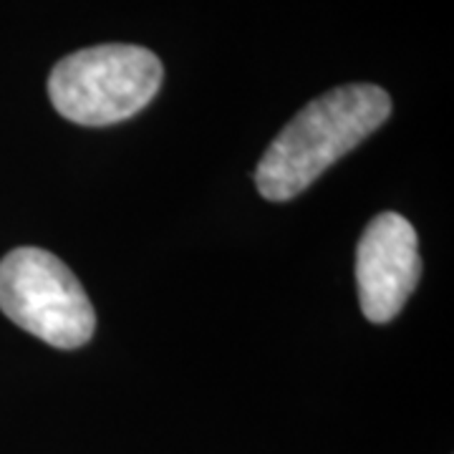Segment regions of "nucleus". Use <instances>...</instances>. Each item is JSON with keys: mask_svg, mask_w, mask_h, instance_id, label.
<instances>
[{"mask_svg": "<svg viewBox=\"0 0 454 454\" xmlns=\"http://www.w3.org/2000/svg\"><path fill=\"white\" fill-rule=\"evenodd\" d=\"M0 310L53 348H79L97 328L79 278L41 247H18L0 260Z\"/></svg>", "mask_w": 454, "mask_h": 454, "instance_id": "obj_3", "label": "nucleus"}, {"mask_svg": "<svg viewBox=\"0 0 454 454\" xmlns=\"http://www.w3.org/2000/svg\"><path fill=\"white\" fill-rule=\"evenodd\" d=\"M391 114V97L376 83H346L313 98L283 127L255 169V187L270 202L306 192Z\"/></svg>", "mask_w": 454, "mask_h": 454, "instance_id": "obj_1", "label": "nucleus"}, {"mask_svg": "<svg viewBox=\"0 0 454 454\" xmlns=\"http://www.w3.org/2000/svg\"><path fill=\"white\" fill-rule=\"evenodd\" d=\"M422 278L419 240L409 220L396 212L376 215L356 250L361 310L372 324H389Z\"/></svg>", "mask_w": 454, "mask_h": 454, "instance_id": "obj_4", "label": "nucleus"}, {"mask_svg": "<svg viewBox=\"0 0 454 454\" xmlns=\"http://www.w3.org/2000/svg\"><path fill=\"white\" fill-rule=\"evenodd\" d=\"M162 61L142 46L104 43L76 51L53 66V109L82 127H109L145 109L162 89Z\"/></svg>", "mask_w": 454, "mask_h": 454, "instance_id": "obj_2", "label": "nucleus"}]
</instances>
